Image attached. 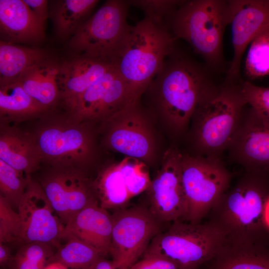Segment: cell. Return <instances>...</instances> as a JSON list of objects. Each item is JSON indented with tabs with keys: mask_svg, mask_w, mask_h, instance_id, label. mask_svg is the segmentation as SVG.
I'll return each mask as SVG.
<instances>
[{
	"mask_svg": "<svg viewBox=\"0 0 269 269\" xmlns=\"http://www.w3.org/2000/svg\"><path fill=\"white\" fill-rule=\"evenodd\" d=\"M182 154L174 149L164 154L162 167L147 189V208L161 223L183 221L186 202L181 173Z\"/></svg>",
	"mask_w": 269,
	"mask_h": 269,
	"instance_id": "obj_12",
	"label": "cell"
},
{
	"mask_svg": "<svg viewBox=\"0 0 269 269\" xmlns=\"http://www.w3.org/2000/svg\"><path fill=\"white\" fill-rule=\"evenodd\" d=\"M262 220L264 226L269 229V196L265 203Z\"/></svg>",
	"mask_w": 269,
	"mask_h": 269,
	"instance_id": "obj_39",
	"label": "cell"
},
{
	"mask_svg": "<svg viewBox=\"0 0 269 269\" xmlns=\"http://www.w3.org/2000/svg\"><path fill=\"white\" fill-rule=\"evenodd\" d=\"M204 69L175 49L165 58L145 92L157 111L175 128L184 127L200 101L211 91Z\"/></svg>",
	"mask_w": 269,
	"mask_h": 269,
	"instance_id": "obj_1",
	"label": "cell"
},
{
	"mask_svg": "<svg viewBox=\"0 0 269 269\" xmlns=\"http://www.w3.org/2000/svg\"><path fill=\"white\" fill-rule=\"evenodd\" d=\"M21 223L17 211L0 195V243L21 241Z\"/></svg>",
	"mask_w": 269,
	"mask_h": 269,
	"instance_id": "obj_33",
	"label": "cell"
},
{
	"mask_svg": "<svg viewBox=\"0 0 269 269\" xmlns=\"http://www.w3.org/2000/svg\"><path fill=\"white\" fill-rule=\"evenodd\" d=\"M227 233L217 224L175 221L153 239L144 255L163 257L179 269H198L221 251Z\"/></svg>",
	"mask_w": 269,
	"mask_h": 269,
	"instance_id": "obj_4",
	"label": "cell"
},
{
	"mask_svg": "<svg viewBox=\"0 0 269 269\" xmlns=\"http://www.w3.org/2000/svg\"><path fill=\"white\" fill-rule=\"evenodd\" d=\"M33 14L44 23L49 15L48 1L45 0H23Z\"/></svg>",
	"mask_w": 269,
	"mask_h": 269,
	"instance_id": "obj_36",
	"label": "cell"
},
{
	"mask_svg": "<svg viewBox=\"0 0 269 269\" xmlns=\"http://www.w3.org/2000/svg\"><path fill=\"white\" fill-rule=\"evenodd\" d=\"M64 240L66 242L54 252L51 262H58L69 269H86L102 256L98 250L81 240L74 238Z\"/></svg>",
	"mask_w": 269,
	"mask_h": 269,
	"instance_id": "obj_27",
	"label": "cell"
},
{
	"mask_svg": "<svg viewBox=\"0 0 269 269\" xmlns=\"http://www.w3.org/2000/svg\"><path fill=\"white\" fill-rule=\"evenodd\" d=\"M129 269H179L170 260L160 256L144 255Z\"/></svg>",
	"mask_w": 269,
	"mask_h": 269,
	"instance_id": "obj_35",
	"label": "cell"
},
{
	"mask_svg": "<svg viewBox=\"0 0 269 269\" xmlns=\"http://www.w3.org/2000/svg\"><path fill=\"white\" fill-rule=\"evenodd\" d=\"M54 254L48 244L24 243L13 255L7 269H44L51 262Z\"/></svg>",
	"mask_w": 269,
	"mask_h": 269,
	"instance_id": "obj_28",
	"label": "cell"
},
{
	"mask_svg": "<svg viewBox=\"0 0 269 269\" xmlns=\"http://www.w3.org/2000/svg\"><path fill=\"white\" fill-rule=\"evenodd\" d=\"M44 25L23 0H0L1 40L14 44L41 41L45 36Z\"/></svg>",
	"mask_w": 269,
	"mask_h": 269,
	"instance_id": "obj_18",
	"label": "cell"
},
{
	"mask_svg": "<svg viewBox=\"0 0 269 269\" xmlns=\"http://www.w3.org/2000/svg\"><path fill=\"white\" fill-rule=\"evenodd\" d=\"M253 119L238 140L239 153L244 160L257 168L269 169V128L252 113Z\"/></svg>",
	"mask_w": 269,
	"mask_h": 269,
	"instance_id": "obj_23",
	"label": "cell"
},
{
	"mask_svg": "<svg viewBox=\"0 0 269 269\" xmlns=\"http://www.w3.org/2000/svg\"><path fill=\"white\" fill-rule=\"evenodd\" d=\"M234 11V0L185 1L167 26L176 38L186 41L209 64L215 65L222 59L224 31Z\"/></svg>",
	"mask_w": 269,
	"mask_h": 269,
	"instance_id": "obj_3",
	"label": "cell"
},
{
	"mask_svg": "<svg viewBox=\"0 0 269 269\" xmlns=\"http://www.w3.org/2000/svg\"><path fill=\"white\" fill-rule=\"evenodd\" d=\"M208 269H269V249L261 245L223 247Z\"/></svg>",
	"mask_w": 269,
	"mask_h": 269,
	"instance_id": "obj_26",
	"label": "cell"
},
{
	"mask_svg": "<svg viewBox=\"0 0 269 269\" xmlns=\"http://www.w3.org/2000/svg\"><path fill=\"white\" fill-rule=\"evenodd\" d=\"M39 182L64 226L82 209L99 203L93 180L84 170L50 167Z\"/></svg>",
	"mask_w": 269,
	"mask_h": 269,
	"instance_id": "obj_10",
	"label": "cell"
},
{
	"mask_svg": "<svg viewBox=\"0 0 269 269\" xmlns=\"http://www.w3.org/2000/svg\"><path fill=\"white\" fill-rule=\"evenodd\" d=\"M44 269H69L64 265L58 262H51L48 264Z\"/></svg>",
	"mask_w": 269,
	"mask_h": 269,
	"instance_id": "obj_40",
	"label": "cell"
},
{
	"mask_svg": "<svg viewBox=\"0 0 269 269\" xmlns=\"http://www.w3.org/2000/svg\"><path fill=\"white\" fill-rule=\"evenodd\" d=\"M118 164L131 198L147 190L151 180L142 161L126 157Z\"/></svg>",
	"mask_w": 269,
	"mask_h": 269,
	"instance_id": "obj_31",
	"label": "cell"
},
{
	"mask_svg": "<svg viewBox=\"0 0 269 269\" xmlns=\"http://www.w3.org/2000/svg\"><path fill=\"white\" fill-rule=\"evenodd\" d=\"M109 255L116 269H129L144 255L162 224L147 207L135 206L114 210Z\"/></svg>",
	"mask_w": 269,
	"mask_h": 269,
	"instance_id": "obj_8",
	"label": "cell"
},
{
	"mask_svg": "<svg viewBox=\"0 0 269 269\" xmlns=\"http://www.w3.org/2000/svg\"><path fill=\"white\" fill-rule=\"evenodd\" d=\"M47 111L24 91L17 81L0 86L1 124L10 125L30 120Z\"/></svg>",
	"mask_w": 269,
	"mask_h": 269,
	"instance_id": "obj_21",
	"label": "cell"
},
{
	"mask_svg": "<svg viewBox=\"0 0 269 269\" xmlns=\"http://www.w3.org/2000/svg\"><path fill=\"white\" fill-rule=\"evenodd\" d=\"M43 50L0 41V86L16 81L26 70L48 58Z\"/></svg>",
	"mask_w": 269,
	"mask_h": 269,
	"instance_id": "obj_22",
	"label": "cell"
},
{
	"mask_svg": "<svg viewBox=\"0 0 269 269\" xmlns=\"http://www.w3.org/2000/svg\"><path fill=\"white\" fill-rule=\"evenodd\" d=\"M185 0H129L131 5L143 11L145 16L167 26L168 19Z\"/></svg>",
	"mask_w": 269,
	"mask_h": 269,
	"instance_id": "obj_34",
	"label": "cell"
},
{
	"mask_svg": "<svg viewBox=\"0 0 269 269\" xmlns=\"http://www.w3.org/2000/svg\"><path fill=\"white\" fill-rule=\"evenodd\" d=\"M181 173L186 202L183 221L200 223L222 197L228 185L229 175L214 158L182 155Z\"/></svg>",
	"mask_w": 269,
	"mask_h": 269,
	"instance_id": "obj_7",
	"label": "cell"
},
{
	"mask_svg": "<svg viewBox=\"0 0 269 269\" xmlns=\"http://www.w3.org/2000/svg\"><path fill=\"white\" fill-rule=\"evenodd\" d=\"M93 184L99 205L107 210L126 207L132 199L118 163L102 170Z\"/></svg>",
	"mask_w": 269,
	"mask_h": 269,
	"instance_id": "obj_25",
	"label": "cell"
},
{
	"mask_svg": "<svg viewBox=\"0 0 269 269\" xmlns=\"http://www.w3.org/2000/svg\"><path fill=\"white\" fill-rule=\"evenodd\" d=\"M139 102L101 122L105 126V141L110 148L143 161L152 158L154 142Z\"/></svg>",
	"mask_w": 269,
	"mask_h": 269,
	"instance_id": "obj_11",
	"label": "cell"
},
{
	"mask_svg": "<svg viewBox=\"0 0 269 269\" xmlns=\"http://www.w3.org/2000/svg\"><path fill=\"white\" fill-rule=\"evenodd\" d=\"M0 159L27 175L38 170L42 158L31 134L14 126L0 125Z\"/></svg>",
	"mask_w": 269,
	"mask_h": 269,
	"instance_id": "obj_19",
	"label": "cell"
},
{
	"mask_svg": "<svg viewBox=\"0 0 269 269\" xmlns=\"http://www.w3.org/2000/svg\"><path fill=\"white\" fill-rule=\"evenodd\" d=\"M230 24L234 53L227 78L232 80L239 75L246 48L259 34L269 29V0H235Z\"/></svg>",
	"mask_w": 269,
	"mask_h": 269,
	"instance_id": "obj_14",
	"label": "cell"
},
{
	"mask_svg": "<svg viewBox=\"0 0 269 269\" xmlns=\"http://www.w3.org/2000/svg\"><path fill=\"white\" fill-rule=\"evenodd\" d=\"M245 69L251 79L269 75V29L256 37L250 44Z\"/></svg>",
	"mask_w": 269,
	"mask_h": 269,
	"instance_id": "obj_30",
	"label": "cell"
},
{
	"mask_svg": "<svg viewBox=\"0 0 269 269\" xmlns=\"http://www.w3.org/2000/svg\"><path fill=\"white\" fill-rule=\"evenodd\" d=\"M86 269H116L112 260L101 256Z\"/></svg>",
	"mask_w": 269,
	"mask_h": 269,
	"instance_id": "obj_38",
	"label": "cell"
},
{
	"mask_svg": "<svg viewBox=\"0 0 269 269\" xmlns=\"http://www.w3.org/2000/svg\"><path fill=\"white\" fill-rule=\"evenodd\" d=\"M59 63L48 58L33 65L16 81L38 104L48 110L58 103Z\"/></svg>",
	"mask_w": 269,
	"mask_h": 269,
	"instance_id": "obj_20",
	"label": "cell"
},
{
	"mask_svg": "<svg viewBox=\"0 0 269 269\" xmlns=\"http://www.w3.org/2000/svg\"><path fill=\"white\" fill-rule=\"evenodd\" d=\"M17 211L21 223V241L59 245L64 226L39 182L31 178Z\"/></svg>",
	"mask_w": 269,
	"mask_h": 269,
	"instance_id": "obj_13",
	"label": "cell"
},
{
	"mask_svg": "<svg viewBox=\"0 0 269 269\" xmlns=\"http://www.w3.org/2000/svg\"><path fill=\"white\" fill-rule=\"evenodd\" d=\"M240 92L245 103L251 106L254 116L269 128V88L246 81L243 83Z\"/></svg>",
	"mask_w": 269,
	"mask_h": 269,
	"instance_id": "obj_32",
	"label": "cell"
},
{
	"mask_svg": "<svg viewBox=\"0 0 269 269\" xmlns=\"http://www.w3.org/2000/svg\"><path fill=\"white\" fill-rule=\"evenodd\" d=\"M244 103L241 92L231 90L210 92L200 101L193 116L197 122V140L203 148L218 151L231 141Z\"/></svg>",
	"mask_w": 269,
	"mask_h": 269,
	"instance_id": "obj_9",
	"label": "cell"
},
{
	"mask_svg": "<svg viewBox=\"0 0 269 269\" xmlns=\"http://www.w3.org/2000/svg\"><path fill=\"white\" fill-rule=\"evenodd\" d=\"M265 194L264 188L259 185H248L233 191L224 208V220L228 228L238 232L259 231L264 226Z\"/></svg>",
	"mask_w": 269,
	"mask_h": 269,
	"instance_id": "obj_17",
	"label": "cell"
},
{
	"mask_svg": "<svg viewBox=\"0 0 269 269\" xmlns=\"http://www.w3.org/2000/svg\"><path fill=\"white\" fill-rule=\"evenodd\" d=\"M176 39L165 24L145 16L130 26L112 64L134 103L139 101L165 58L175 49Z\"/></svg>",
	"mask_w": 269,
	"mask_h": 269,
	"instance_id": "obj_2",
	"label": "cell"
},
{
	"mask_svg": "<svg viewBox=\"0 0 269 269\" xmlns=\"http://www.w3.org/2000/svg\"><path fill=\"white\" fill-rule=\"evenodd\" d=\"M112 226V214L95 203L80 211L64 226L60 240L79 239L106 257L109 255Z\"/></svg>",
	"mask_w": 269,
	"mask_h": 269,
	"instance_id": "obj_16",
	"label": "cell"
},
{
	"mask_svg": "<svg viewBox=\"0 0 269 269\" xmlns=\"http://www.w3.org/2000/svg\"><path fill=\"white\" fill-rule=\"evenodd\" d=\"M113 67L109 61L81 55L59 63L58 103L64 108L66 115L71 113L84 92Z\"/></svg>",
	"mask_w": 269,
	"mask_h": 269,
	"instance_id": "obj_15",
	"label": "cell"
},
{
	"mask_svg": "<svg viewBox=\"0 0 269 269\" xmlns=\"http://www.w3.org/2000/svg\"><path fill=\"white\" fill-rule=\"evenodd\" d=\"M129 0H109L78 28L69 47L78 55L112 62L121 48L130 26Z\"/></svg>",
	"mask_w": 269,
	"mask_h": 269,
	"instance_id": "obj_6",
	"label": "cell"
},
{
	"mask_svg": "<svg viewBox=\"0 0 269 269\" xmlns=\"http://www.w3.org/2000/svg\"><path fill=\"white\" fill-rule=\"evenodd\" d=\"M13 255L6 244L0 243V266L2 269H7L12 261Z\"/></svg>",
	"mask_w": 269,
	"mask_h": 269,
	"instance_id": "obj_37",
	"label": "cell"
},
{
	"mask_svg": "<svg viewBox=\"0 0 269 269\" xmlns=\"http://www.w3.org/2000/svg\"><path fill=\"white\" fill-rule=\"evenodd\" d=\"M97 0H61L54 1L49 16L57 35L67 38L75 33L99 2Z\"/></svg>",
	"mask_w": 269,
	"mask_h": 269,
	"instance_id": "obj_24",
	"label": "cell"
},
{
	"mask_svg": "<svg viewBox=\"0 0 269 269\" xmlns=\"http://www.w3.org/2000/svg\"><path fill=\"white\" fill-rule=\"evenodd\" d=\"M31 178L0 159V195L16 211Z\"/></svg>",
	"mask_w": 269,
	"mask_h": 269,
	"instance_id": "obj_29",
	"label": "cell"
},
{
	"mask_svg": "<svg viewBox=\"0 0 269 269\" xmlns=\"http://www.w3.org/2000/svg\"><path fill=\"white\" fill-rule=\"evenodd\" d=\"M87 122L66 115L42 124L31 133L42 162L50 167H72L86 171L95 152L94 138Z\"/></svg>",
	"mask_w": 269,
	"mask_h": 269,
	"instance_id": "obj_5",
	"label": "cell"
}]
</instances>
